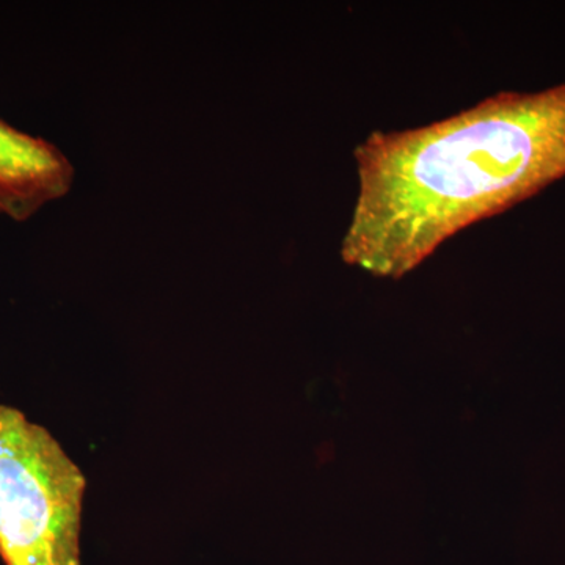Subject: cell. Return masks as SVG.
<instances>
[{"mask_svg":"<svg viewBox=\"0 0 565 565\" xmlns=\"http://www.w3.org/2000/svg\"><path fill=\"white\" fill-rule=\"evenodd\" d=\"M76 170L51 141L0 118V217L25 222L71 191Z\"/></svg>","mask_w":565,"mask_h":565,"instance_id":"obj_3","label":"cell"},{"mask_svg":"<svg viewBox=\"0 0 565 565\" xmlns=\"http://www.w3.org/2000/svg\"><path fill=\"white\" fill-rule=\"evenodd\" d=\"M87 482L43 426L0 405V557L6 565H81Z\"/></svg>","mask_w":565,"mask_h":565,"instance_id":"obj_2","label":"cell"},{"mask_svg":"<svg viewBox=\"0 0 565 565\" xmlns=\"http://www.w3.org/2000/svg\"><path fill=\"white\" fill-rule=\"evenodd\" d=\"M341 259L377 278L414 273L446 241L565 178V82L500 92L451 117L371 132Z\"/></svg>","mask_w":565,"mask_h":565,"instance_id":"obj_1","label":"cell"}]
</instances>
